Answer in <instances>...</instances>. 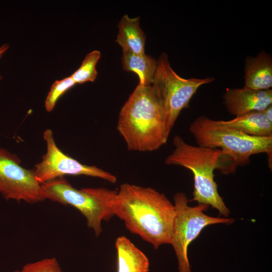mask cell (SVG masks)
<instances>
[{
  "label": "cell",
  "instance_id": "1",
  "mask_svg": "<svg viewBox=\"0 0 272 272\" xmlns=\"http://www.w3.org/2000/svg\"><path fill=\"white\" fill-rule=\"evenodd\" d=\"M114 212L127 230L155 249L171 244L175 209L164 193L152 188L123 183L118 191Z\"/></svg>",
  "mask_w": 272,
  "mask_h": 272
},
{
  "label": "cell",
  "instance_id": "2",
  "mask_svg": "<svg viewBox=\"0 0 272 272\" xmlns=\"http://www.w3.org/2000/svg\"><path fill=\"white\" fill-rule=\"evenodd\" d=\"M117 129L129 151L152 152L167 143L171 129L152 85L135 87L120 109Z\"/></svg>",
  "mask_w": 272,
  "mask_h": 272
},
{
  "label": "cell",
  "instance_id": "3",
  "mask_svg": "<svg viewBox=\"0 0 272 272\" xmlns=\"http://www.w3.org/2000/svg\"><path fill=\"white\" fill-rule=\"evenodd\" d=\"M172 144L174 149L165 160L166 165H178L186 168L193 175L194 190L191 201L211 206L220 214L227 218L230 212L219 194L214 180V171L222 173L225 158L221 150L195 146L186 143L176 135Z\"/></svg>",
  "mask_w": 272,
  "mask_h": 272
},
{
  "label": "cell",
  "instance_id": "4",
  "mask_svg": "<svg viewBox=\"0 0 272 272\" xmlns=\"http://www.w3.org/2000/svg\"><path fill=\"white\" fill-rule=\"evenodd\" d=\"M189 129L198 146L221 150L236 167L249 163L250 157L259 153L266 154L271 164L272 137L249 135L206 116L196 118Z\"/></svg>",
  "mask_w": 272,
  "mask_h": 272
},
{
  "label": "cell",
  "instance_id": "5",
  "mask_svg": "<svg viewBox=\"0 0 272 272\" xmlns=\"http://www.w3.org/2000/svg\"><path fill=\"white\" fill-rule=\"evenodd\" d=\"M48 199L70 205L85 217L87 226L96 236L102 231V221H108L114 215L118 190L103 187L74 188L64 178H57L41 184Z\"/></svg>",
  "mask_w": 272,
  "mask_h": 272
},
{
  "label": "cell",
  "instance_id": "6",
  "mask_svg": "<svg viewBox=\"0 0 272 272\" xmlns=\"http://www.w3.org/2000/svg\"><path fill=\"white\" fill-rule=\"evenodd\" d=\"M157 60L152 86L162 103L168 125L172 129L180 112L189 107V102L198 89L213 82L215 78L181 77L171 67L165 52L162 53Z\"/></svg>",
  "mask_w": 272,
  "mask_h": 272
},
{
  "label": "cell",
  "instance_id": "7",
  "mask_svg": "<svg viewBox=\"0 0 272 272\" xmlns=\"http://www.w3.org/2000/svg\"><path fill=\"white\" fill-rule=\"evenodd\" d=\"M175 209L171 244L177 257L178 272H191L187 256L188 247L203 229L216 224L232 223L234 219L213 217L204 214L209 206L203 204L191 207L185 193H176L173 197Z\"/></svg>",
  "mask_w": 272,
  "mask_h": 272
},
{
  "label": "cell",
  "instance_id": "8",
  "mask_svg": "<svg viewBox=\"0 0 272 272\" xmlns=\"http://www.w3.org/2000/svg\"><path fill=\"white\" fill-rule=\"evenodd\" d=\"M0 194L7 200L35 203L48 199L33 170L21 166L16 155L0 148Z\"/></svg>",
  "mask_w": 272,
  "mask_h": 272
},
{
  "label": "cell",
  "instance_id": "9",
  "mask_svg": "<svg viewBox=\"0 0 272 272\" xmlns=\"http://www.w3.org/2000/svg\"><path fill=\"white\" fill-rule=\"evenodd\" d=\"M46 152L33 170L37 181L42 184L63 177L65 175H84L104 179L110 183L117 181L115 176L95 166L83 164L63 153L57 146L51 129L43 132Z\"/></svg>",
  "mask_w": 272,
  "mask_h": 272
},
{
  "label": "cell",
  "instance_id": "10",
  "mask_svg": "<svg viewBox=\"0 0 272 272\" xmlns=\"http://www.w3.org/2000/svg\"><path fill=\"white\" fill-rule=\"evenodd\" d=\"M227 111L235 117L254 111H262L272 105V90L227 88L223 96Z\"/></svg>",
  "mask_w": 272,
  "mask_h": 272
},
{
  "label": "cell",
  "instance_id": "11",
  "mask_svg": "<svg viewBox=\"0 0 272 272\" xmlns=\"http://www.w3.org/2000/svg\"><path fill=\"white\" fill-rule=\"evenodd\" d=\"M244 87L253 90H265L272 87V57L264 50L255 56L245 59Z\"/></svg>",
  "mask_w": 272,
  "mask_h": 272
},
{
  "label": "cell",
  "instance_id": "12",
  "mask_svg": "<svg viewBox=\"0 0 272 272\" xmlns=\"http://www.w3.org/2000/svg\"><path fill=\"white\" fill-rule=\"evenodd\" d=\"M115 41L122 52L145 54L146 35L140 26V17L130 18L127 14L121 18Z\"/></svg>",
  "mask_w": 272,
  "mask_h": 272
},
{
  "label": "cell",
  "instance_id": "13",
  "mask_svg": "<svg viewBox=\"0 0 272 272\" xmlns=\"http://www.w3.org/2000/svg\"><path fill=\"white\" fill-rule=\"evenodd\" d=\"M117 252V272H148L149 260L147 256L124 236L115 241Z\"/></svg>",
  "mask_w": 272,
  "mask_h": 272
},
{
  "label": "cell",
  "instance_id": "14",
  "mask_svg": "<svg viewBox=\"0 0 272 272\" xmlns=\"http://www.w3.org/2000/svg\"><path fill=\"white\" fill-rule=\"evenodd\" d=\"M221 123L228 127L249 135L272 137V122L265 117L262 111L249 112L234 119Z\"/></svg>",
  "mask_w": 272,
  "mask_h": 272
},
{
  "label": "cell",
  "instance_id": "15",
  "mask_svg": "<svg viewBox=\"0 0 272 272\" xmlns=\"http://www.w3.org/2000/svg\"><path fill=\"white\" fill-rule=\"evenodd\" d=\"M123 69L135 73L139 79V85L148 86L153 84L157 68V60L151 55L122 52Z\"/></svg>",
  "mask_w": 272,
  "mask_h": 272
},
{
  "label": "cell",
  "instance_id": "16",
  "mask_svg": "<svg viewBox=\"0 0 272 272\" xmlns=\"http://www.w3.org/2000/svg\"><path fill=\"white\" fill-rule=\"evenodd\" d=\"M100 56V52L96 50L86 56L80 67L71 76L76 84L95 81L97 76L96 66Z\"/></svg>",
  "mask_w": 272,
  "mask_h": 272
},
{
  "label": "cell",
  "instance_id": "17",
  "mask_svg": "<svg viewBox=\"0 0 272 272\" xmlns=\"http://www.w3.org/2000/svg\"><path fill=\"white\" fill-rule=\"evenodd\" d=\"M75 84L76 83L71 76L54 82L45 99V107L46 111L51 112L59 97Z\"/></svg>",
  "mask_w": 272,
  "mask_h": 272
},
{
  "label": "cell",
  "instance_id": "18",
  "mask_svg": "<svg viewBox=\"0 0 272 272\" xmlns=\"http://www.w3.org/2000/svg\"><path fill=\"white\" fill-rule=\"evenodd\" d=\"M20 270L21 272H62L55 257L46 258L27 263Z\"/></svg>",
  "mask_w": 272,
  "mask_h": 272
},
{
  "label": "cell",
  "instance_id": "19",
  "mask_svg": "<svg viewBox=\"0 0 272 272\" xmlns=\"http://www.w3.org/2000/svg\"><path fill=\"white\" fill-rule=\"evenodd\" d=\"M262 112L264 113L267 119L272 122V105L268 106L262 111Z\"/></svg>",
  "mask_w": 272,
  "mask_h": 272
},
{
  "label": "cell",
  "instance_id": "20",
  "mask_svg": "<svg viewBox=\"0 0 272 272\" xmlns=\"http://www.w3.org/2000/svg\"><path fill=\"white\" fill-rule=\"evenodd\" d=\"M9 45L7 44H5L0 47V58L3 56V54L9 48ZM2 79V77L0 76V80Z\"/></svg>",
  "mask_w": 272,
  "mask_h": 272
},
{
  "label": "cell",
  "instance_id": "21",
  "mask_svg": "<svg viewBox=\"0 0 272 272\" xmlns=\"http://www.w3.org/2000/svg\"><path fill=\"white\" fill-rule=\"evenodd\" d=\"M13 272H21L20 270H16L14 271Z\"/></svg>",
  "mask_w": 272,
  "mask_h": 272
}]
</instances>
